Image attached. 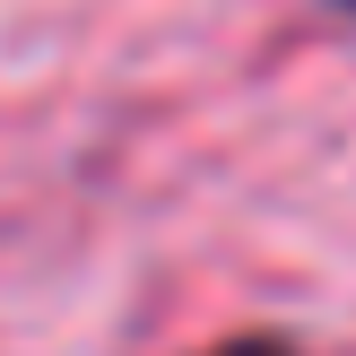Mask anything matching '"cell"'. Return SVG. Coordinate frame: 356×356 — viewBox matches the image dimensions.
Returning <instances> with one entry per match:
<instances>
[{"label":"cell","instance_id":"obj_1","mask_svg":"<svg viewBox=\"0 0 356 356\" xmlns=\"http://www.w3.org/2000/svg\"><path fill=\"white\" fill-rule=\"evenodd\" d=\"M209 356H296L287 339H261V330H252V339H226V348H209Z\"/></svg>","mask_w":356,"mask_h":356},{"label":"cell","instance_id":"obj_2","mask_svg":"<svg viewBox=\"0 0 356 356\" xmlns=\"http://www.w3.org/2000/svg\"><path fill=\"white\" fill-rule=\"evenodd\" d=\"M339 9H356V0H339Z\"/></svg>","mask_w":356,"mask_h":356}]
</instances>
